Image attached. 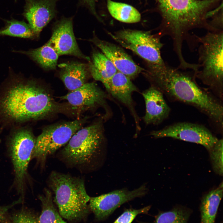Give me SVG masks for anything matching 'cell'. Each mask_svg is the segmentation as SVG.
<instances>
[{
    "label": "cell",
    "instance_id": "cell-21",
    "mask_svg": "<svg viewBox=\"0 0 223 223\" xmlns=\"http://www.w3.org/2000/svg\"><path fill=\"white\" fill-rule=\"evenodd\" d=\"M18 52L28 55L45 69L56 68L59 55L48 42L37 48Z\"/></svg>",
    "mask_w": 223,
    "mask_h": 223
},
{
    "label": "cell",
    "instance_id": "cell-20",
    "mask_svg": "<svg viewBox=\"0 0 223 223\" xmlns=\"http://www.w3.org/2000/svg\"><path fill=\"white\" fill-rule=\"evenodd\" d=\"M88 67L90 73L93 78L103 84L117 71L111 61L102 52L98 51L93 53L92 61Z\"/></svg>",
    "mask_w": 223,
    "mask_h": 223
},
{
    "label": "cell",
    "instance_id": "cell-23",
    "mask_svg": "<svg viewBox=\"0 0 223 223\" xmlns=\"http://www.w3.org/2000/svg\"><path fill=\"white\" fill-rule=\"evenodd\" d=\"M42 204V210L38 219L39 223H67L62 218L55 207L51 191L44 190L43 195L39 196Z\"/></svg>",
    "mask_w": 223,
    "mask_h": 223
},
{
    "label": "cell",
    "instance_id": "cell-24",
    "mask_svg": "<svg viewBox=\"0 0 223 223\" xmlns=\"http://www.w3.org/2000/svg\"><path fill=\"white\" fill-rule=\"evenodd\" d=\"M190 214L188 208L175 206L170 210L160 212L152 223H187Z\"/></svg>",
    "mask_w": 223,
    "mask_h": 223
},
{
    "label": "cell",
    "instance_id": "cell-29",
    "mask_svg": "<svg viewBox=\"0 0 223 223\" xmlns=\"http://www.w3.org/2000/svg\"><path fill=\"white\" fill-rule=\"evenodd\" d=\"M79 1L80 5L86 7L92 15L99 21L102 20L96 11V0H79Z\"/></svg>",
    "mask_w": 223,
    "mask_h": 223
},
{
    "label": "cell",
    "instance_id": "cell-9",
    "mask_svg": "<svg viewBox=\"0 0 223 223\" xmlns=\"http://www.w3.org/2000/svg\"><path fill=\"white\" fill-rule=\"evenodd\" d=\"M32 130L27 127L16 129L11 134L9 146L15 179L20 189H23L27 171L36 142Z\"/></svg>",
    "mask_w": 223,
    "mask_h": 223
},
{
    "label": "cell",
    "instance_id": "cell-11",
    "mask_svg": "<svg viewBox=\"0 0 223 223\" xmlns=\"http://www.w3.org/2000/svg\"><path fill=\"white\" fill-rule=\"evenodd\" d=\"M146 184L132 191L126 188L116 190L98 196L90 198L89 207L99 220L104 219L123 204L145 195Z\"/></svg>",
    "mask_w": 223,
    "mask_h": 223
},
{
    "label": "cell",
    "instance_id": "cell-26",
    "mask_svg": "<svg viewBox=\"0 0 223 223\" xmlns=\"http://www.w3.org/2000/svg\"><path fill=\"white\" fill-rule=\"evenodd\" d=\"M223 139H218L214 146L209 151L210 159L214 171L223 175Z\"/></svg>",
    "mask_w": 223,
    "mask_h": 223
},
{
    "label": "cell",
    "instance_id": "cell-8",
    "mask_svg": "<svg viewBox=\"0 0 223 223\" xmlns=\"http://www.w3.org/2000/svg\"><path fill=\"white\" fill-rule=\"evenodd\" d=\"M85 119L63 122L44 128L36 138L32 159L44 160L67 143L72 136L81 128Z\"/></svg>",
    "mask_w": 223,
    "mask_h": 223
},
{
    "label": "cell",
    "instance_id": "cell-14",
    "mask_svg": "<svg viewBox=\"0 0 223 223\" xmlns=\"http://www.w3.org/2000/svg\"><path fill=\"white\" fill-rule=\"evenodd\" d=\"M98 47L111 61L117 70L131 79L136 77L143 68L138 65L121 48L110 42L94 37L90 40Z\"/></svg>",
    "mask_w": 223,
    "mask_h": 223
},
{
    "label": "cell",
    "instance_id": "cell-15",
    "mask_svg": "<svg viewBox=\"0 0 223 223\" xmlns=\"http://www.w3.org/2000/svg\"><path fill=\"white\" fill-rule=\"evenodd\" d=\"M106 94L94 82L85 83L61 97L71 106L76 108H91L97 106L104 107Z\"/></svg>",
    "mask_w": 223,
    "mask_h": 223
},
{
    "label": "cell",
    "instance_id": "cell-6",
    "mask_svg": "<svg viewBox=\"0 0 223 223\" xmlns=\"http://www.w3.org/2000/svg\"><path fill=\"white\" fill-rule=\"evenodd\" d=\"M103 138L102 124L100 122L81 128L61 151L62 158L74 166L88 164L99 149Z\"/></svg>",
    "mask_w": 223,
    "mask_h": 223
},
{
    "label": "cell",
    "instance_id": "cell-2",
    "mask_svg": "<svg viewBox=\"0 0 223 223\" xmlns=\"http://www.w3.org/2000/svg\"><path fill=\"white\" fill-rule=\"evenodd\" d=\"M0 96V116L7 122L20 123L42 119L58 107L44 87L33 80L11 79Z\"/></svg>",
    "mask_w": 223,
    "mask_h": 223
},
{
    "label": "cell",
    "instance_id": "cell-27",
    "mask_svg": "<svg viewBox=\"0 0 223 223\" xmlns=\"http://www.w3.org/2000/svg\"><path fill=\"white\" fill-rule=\"evenodd\" d=\"M10 220L12 223H39L38 218L35 215L24 209L14 214Z\"/></svg>",
    "mask_w": 223,
    "mask_h": 223
},
{
    "label": "cell",
    "instance_id": "cell-7",
    "mask_svg": "<svg viewBox=\"0 0 223 223\" xmlns=\"http://www.w3.org/2000/svg\"><path fill=\"white\" fill-rule=\"evenodd\" d=\"M108 34L122 46L133 52L145 60L149 67L164 64L161 50L163 44L158 34L149 31L124 29Z\"/></svg>",
    "mask_w": 223,
    "mask_h": 223
},
{
    "label": "cell",
    "instance_id": "cell-12",
    "mask_svg": "<svg viewBox=\"0 0 223 223\" xmlns=\"http://www.w3.org/2000/svg\"><path fill=\"white\" fill-rule=\"evenodd\" d=\"M47 42L59 55H69L90 60L79 48L73 33L71 18L63 17L56 22L52 36Z\"/></svg>",
    "mask_w": 223,
    "mask_h": 223
},
{
    "label": "cell",
    "instance_id": "cell-4",
    "mask_svg": "<svg viewBox=\"0 0 223 223\" xmlns=\"http://www.w3.org/2000/svg\"><path fill=\"white\" fill-rule=\"evenodd\" d=\"M199 68L196 78L208 87L212 93L223 101V31H210L197 36Z\"/></svg>",
    "mask_w": 223,
    "mask_h": 223
},
{
    "label": "cell",
    "instance_id": "cell-17",
    "mask_svg": "<svg viewBox=\"0 0 223 223\" xmlns=\"http://www.w3.org/2000/svg\"><path fill=\"white\" fill-rule=\"evenodd\" d=\"M142 94L146 106V112L143 120L146 125H158L168 118L171 108L160 91L151 85Z\"/></svg>",
    "mask_w": 223,
    "mask_h": 223
},
{
    "label": "cell",
    "instance_id": "cell-19",
    "mask_svg": "<svg viewBox=\"0 0 223 223\" xmlns=\"http://www.w3.org/2000/svg\"><path fill=\"white\" fill-rule=\"evenodd\" d=\"M223 183L202 197L200 206V223H215L218 209L223 196Z\"/></svg>",
    "mask_w": 223,
    "mask_h": 223
},
{
    "label": "cell",
    "instance_id": "cell-10",
    "mask_svg": "<svg viewBox=\"0 0 223 223\" xmlns=\"http://www.w3.org/2000/svg\"><path fill=\"white\" fill-rule=\"evenodd\" d=\"M155 138H171L201 145L208 151L218 139L203 125L188 122H179L151 132Z\"/></svg>",
    "mask_w": 223,
    "mask_h": 223
},
{
    "label": "cell",
    "instance_id": "cell-13",
    "mask_svg": "<svg viewBox=\"0 0 223 223\" xmlns=\"http://www.w3.org/2000/svg\"><path fill=\"white\" fill-rule=\"evenodd\" d=\"M58 0H25L24 15L34 35L38 37L43 28L56 16Z\"/></svg>",
    "mask_w": 223,
    "mask_h": 223
},
{
    "label": "cell",
    "instance_id": "cell-3",
    "mask_svg": "<svg viewBox=\"0 0 223 223\" xmlns=\"http://www.w3.org/2000/svg\"><path fill=\"white\" fill-rule=\"evenodd\" d=\"M218 0H158L163 18L161 37L168 36L173 41V50L180 51L183 42L190 44L194 35L190 31L209 25L205 22L206 11Z\"/></svg>",
    "mask_w": 223,
    "mask_h": 223
},
{
    "label": "cell",
    "instance_id": "cell-31",
    "mask_svg": "<svg viewBox=\"0 0 223 223\" xmlns=\"http://www.w3.org/2000/svg\"><path fill=\"white\" fill-rule=\"evenodd\" d=\"M0 223H12V222L11 221V220H10L9 219L6 221L2 222H0Z\"/></svg>",
    "mask_w": 223,
    "mask_h": 223
},
{
    "label": "cell",
    "instance_id": "cell-1",
    "mask_svg": "<svg viewBox=\"0 0 223 223\" xmlns=\"http://www.w3.org/2000/svg\"><path fill=\"white\" fill-rule=\"evenodd\" d=\"M172 67L165 63L149 68L152 85L171 101L192 106L206 115L218 131L223 130L222 101L200 86L194 71Z\"/></svg>",
    "mask_w": 223,
    "mask_h": 223
},
{
    "label": "cell",
    "instance_id": "cell-16",
    "mask_svg": "<svg viewBox=\"0 0 223 223\" xmlns=\"http://www.w3.org/2000/svg\"><path fill=\"white\" fill-rule=\"evenodd\" d=\"M107 91L115 98L125 105L131 112L138 126V117L136 113L132 98V94L138 91L131 79L126 75L117 71L109 80L103 83Z\"/></svg>",
    "mask_w": 223,
    "mask_h": 223
},
{
    "label": "cell",
    "instance_id": "cell-30",
    "mask_svg": "<svg viewBox=\"0 0 223 223\" xmlns=\"http://www.w3.org/2000/svg\"><path fill=\"white\" fill-rule=\"evenodd\" d=\"M22 199H19L17 201L13 202L11 204L4 206L0 207V222L6 221L9 219L7 217V212L14 206L21 203Z\"/></svg>",
    "mask_w": 223,
    "mask_h": 223
},
{
    "label": "cell",
    "instance_id": "cell-28",
    "mask_svg": "<svg viewBox=\"0 0 223 223\" xmlns=\"http://www.w3.org/2000/svg\"><path fill=\"white\" fill-rule=\"evenodd\" d=\"M150 208L148 206L139 209H127L113 223H131L138 215L147 213Z\"/></svg>",
    "mask_w": 223,
    "mask_h": 223
},
{
    "label": "cell",
    "instance_id": "cell-25",
    "mask_svg": "<svg viewBox=\"0 0 223 223\" xmlns=\"http://www.w3.org/2000/svg\"><path fill=\"white\" fill-rule=\"evenodd\" d=\"M0 35L24 38H32L35 36L28 24L15 20L7 21L6 26L0 30Z\"/></svg>",
    "mask_w": 223,
    "mask_h": 223
},
{
    "label": "cell",
    "instance_id": "cell-5",
    "mask_svg": "<svg viewBox=\"0 0 223 223\" xmlns=\"http://www.w3.org/2000/svg\"><path fill=\"white\" fill-rule=\"evenodd\" d=\"M54 194V201L60 216L69 221L83 218L87 213L90 197L83 180L69 175L53 172L48 180Z\"/></svg>",
    "mask_w": 223,
    "mask_h": 223
},
{
    "label": "cell",
    "instance_id": "cell-18",
    "mask_svg": "<svg viewBox=\"0 0 223 223\" xmlns=\"http://www.w3.org/2000/svg\"><path fill=\"white\" fill-rule=\"evenodd\" d=\"M60 79L70 91L85 83L90 73L88 65L76 61L63 63L59 65Z\"/></svg>",
    "mask_w": 223,
    "mask_h": 223
},
{
    "label": "cell",
    "instance_id": "cell-22",
    "mask_svg": "<svg viewBox=\"0 0 223 223\" xmlns=\"http://www.w3.org/2000/svg\"><path fill=\"white\" fill-rule=\"evenodd\" d=\"M107 7L111 16L120 22L136 23L139 22L141 15L133 6L125 3L107 0Z\"/></svg>",
    "mask_w": 223,
    "mask_h": 223
}]
</instances>
